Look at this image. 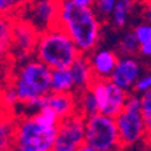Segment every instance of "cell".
<instances>
[{
	"label": "cell",
	"instance_id": "30bf717a",
	"mask_svg": "<svg viewBox=\"0 0 151 151\" xmlns=\"http://www.w3.org/2000/svg\"><path fill=\"white\" fill-rule=\"evenodd\" d=\"M140 74L142 66L135 57H119L116 66L108 81L122 91L131 93Z\"/></svg>",
	"mask_w": 151,
	"mask_h": 151
},
{
	"label": "cell",
	"instance_id": "9c48e42d",
	"mask_svg": "<svg viewBox=\"0 0 151 151\" xmlns=\"http://www.w3.org/2000/svg\"><path fill=\"white\" fill-rule=\"evenodd\" d=\"M85 117L81 113L76 112L72 116L60 120L57 127L55 146L78 148L85 143Z\"/></svg>",
	"mask_w": 151,
	"mask_h": 151
},
{
	"label": "cell",
	"instance_id": "cb8c5ba5",
	"mask_svg": "<svg viewBox=\"0 0 151 151\" xmlns=\"http://www.w3.org/2000/svg\"><path fill=\"white\" fill-rule=\"evenodd\" d=\"M23 1L0 0V18H15L23 7Z\"/></svg>",
	"mask_w": 151,
	"mask_h": 151
},
{
	"label": "cell",
	"instance_id": "7c38bea8",
	"mask_svg": "<svg viewBox=\"0 0 151 151\" xmlns=\"http://www.w3.org/2000/svg\"><path fill=\"white\" fill-rule=\"evenodd\" d=\"M46 107L53 109L58 119L62 120L77 112V100L74 93H49Z\"/></svg>",
	"mask_w": 151,
	"mask_h": 151
},
{
	"label": "cell",
	"instance_id": "d6986e66",
	"mask_svg": "<svg viewBox=\"0 0 151 151\" xmlns=\"http://www.w3.org/2000/svg\"><path fill=\"white\" fill-rule=\"evenodd\" d=\"M11 27L12 18H0V63L11 51Z\"/></svg>",
	"mask_w": 151,
	"mask_h": 151
},
{
	"label": "cell",
	"instance_id": "7a4b0ae2",
	"mask_svg": "<svg viewBox=\"0 0 151 151\" xmlns=\"http://www.w3.org/2000/svg\"><path fill=\"white\" fill-rule=\"evenodd\" d=\"M80 55L73 41L58 26L39 34L34 50L35 60L50 70L69 69Z\"/></svg>",
	"mask_w": 151,
	"mask_h": 151
},
{
	"label": "cell",
	"instance_id": "e0dca14e",
	"mask_svg": "<svg viewBox=\"0 0 151 151\" xmlns=\"http://www.w3.org/2000/svg\"><path fill=\"white\" fill-rule=\"evenodd\" d=\"M136 3L131 1V0H116L115 8L112 11L111 15V23L113 24V27L116 28H123L126 27V24L128 23L129 14L134 11Z\"/></svg>",
	"mask_w": 151,
	"mask_h": 151
},
{
	"label": "cell",
	"instance_id": "8fae6325",
	"mask_svg": "<svg viewBox=\"0 0 151 151\" xmlns=\"http://www.w3.org/2000/svg\"><path fill=\"white\" fill-rule=\"evenodd\" d=\"M86 57H88V62L91 66L93 78L108 81L117 63V60H119L117 54L111 49L100 47V49L93 50Z\"/></svg>",
	"mask_w": 151,
	"mask_h": 151
},
{
	"label": "cell",
	"instance_id": "3957f363",
	"mask_svg": "<svg viewBox=\"0 0 151 151\" xmlns=\"http://www.w3.org/2000/svg\"><path fill=\"white\" fill-rule=\"evenodd\" d=\"M50 76L51 70L35 58L19 63L11 84L19 104L24 105L34 99L50 93Z\"/></svg>",
	"mask_w": 151,
	"mask_h": 151
},
{
	"label": "cell",
	"instance_id": "83f0119b",
	"mask_svg": "<svg viewBox=\"0 0 151 151\" xmlns=\"http://www.w3.org/2000/svg\"><path fill=\"white\" fill-rule=\"evenodd\" d=\"M140 96L135 93H128V97L126 100V105L124 109L126 111H131V112H140Z\"/></svg>",
	"mask_w": 151,
	"mask_h": 151
},
{
	"label": "cell",
	"instance_id": "8992f818",
	"mask_svg": "<svg viewBox=\"0 0 151 151\" xmlns=\"http://www.w3.org/2000/svg\"><path fill=\"white\" fill-rule=\"evenodd\" d=\"M16 16L31 24L38 31V34H42L57 26L58 1L41 0L24 3Z\"/></svg>",
	"mask_w": 151,
	"mask_h": 151
},
{
	"label": "cell",
	"instance_id": "d4e9b609",
	"mask_svg": "<svg viewBox=\"0 0 151 151\" xmlns=\"http://www.w3.org/2000/svg\"><path fill=\"white\" fill-rule=\"evenodd\" d=\"M16 104H19L18 96H16L15 91L11 85H8L7 88H4L0 93V105L4 108L6 111L11 112V109L16 107Z\"/></svg>",
	"mask_w": 151,
	"mask_h": 151
},
{
	"label": "cell",
	"instance_id": "836d02e7",
	"mask_svg": "<svg viewBox=\"0 0 151 151\" xmlns=\"http://www.w3.org/2000/svg\"><path fill=\"white\" fill-rule=\"evenodd\" d=\"M146 151H151V140L148 142V146H147V148H146Z\"/></svg>",
	"mask_w": 151,
	"mask_h": 151
},
{
	"label": "cell",
	"instance_id": "603a6c76",
	"mask_svg": "<svg viewBox=\"0 0 151 151\" xmlns=\"http://www.w3.org/2000/svg\"><path fill=\"white\" fill-rule=\"evenodd\" d=\"M116 0H96L93 1V9L94 15L97 16L99 20H108L112 15V11L115 8Z\"/></svg>",
	"mask_w": 151,
	"mask_h": 151
},
{
	"label": "cell",
	"instance_id": "5bb4252c",
	"mask_svg": "<svg viewBox=\"0 0 151 151\" xmlns=\"http://www.w3.org/2000/svg\"><path fill=\"white\" fill-rule=\"evenodd\" d=\"M108 86V99H107V105L104 108V111L101 112V115H105L108 117H115L122 113V111L124 109L126 105V100L128 97V93L124 91H122L120 88L115 86L112 82H107Z\"/></svg>",
	"mask_w": 151,
	"mask_h": 151
},
{
	"label": "cell",
	"instance_id": "e575fe53",
	"mask_svg": "<svg viewBox=\"0 0 151 151\" xmlns=\"http://www.w3.org/2000/svg\"><path fill=\"white\" fill-rule=\"evenodd\" d=\"M9 151H18V150H16V148H15V147H14V148H12V150H9Z\"/></svg>",
	"mask_w": 151,
	"mask_h": 151
},
{
	"label": "cell",
	"instance_id": "f1b7e54d",
	"mask_svg": "<svg viewBox=\"0 0 151 151\" xmlns=\"http://www.w3.org/2000/svg\"><path fill=\"white\" fill-rule=\"evenodd\" d=\"M142 15H143V22L151 24V1H145L142 4Z\"/></svg>",
	"mask_w": 151,
	"mask_h": 151
},
{
	"label": "cell",
	"instance_id": "484cf974",
	"mask_svg": "<svg viewBox=\"0 0 151 151\" xmlns=\"http://www.w3.org/2000/svg\"><path fill=\"white\" fill-rule=\"evenodd\" d=\"M132 32L135 35L139 46L151 43V24H148L146 22H140L139 24H136L134 27Z\"/></svg>",
	"mask_w": 151,
	"mask_h": 151
},
{
	"label": "cell",
	"instance_id": "5b68a950",
	"mask_svg": "<svg viewBox=\"0 0 151 151\" xmlns=\"http://www.w3.org/2000/svg\"><path fill=\"white\" fill-rule=\"evenodd\" d=\"M85 143L94 151H122L116 122L97 113L85 120Z\"/></svg>",
	"mask_w": 151,
	"mask_h": 151
},
{
	"label": "cell",
	"instance_id": "9a60e30c",
	"mask_svg": "<svg viewBox=\"0 0 151 151\" xmlns=\"http://www.w3.org/2000/svg\"><path fill=\"white\" fill-rule=\"evenodd\" d=\"M15 123L12 112H4L0 116V151H9L15 147Z\"/></svg>",
	"mask_w": 151,
	"mask_h": 151
},
{
	"label": "cell",
	"instance_id": "2e32d148",
	"mask_svg": "<svg viewBox=\"0 0 151 151\" xmlns=\"http://www.w3.org/2000/svg\"><path fill=\"white\" fill-rule=\"evenodd\" d=\"M73 78L69 69L51 70L50 93H73Z\"/></svg>",
	"mask_w": 151,
	"mask_h": 151
},
{
	"label": "cell",
	"instance_id": "ffe728a7",
	"mask_svg": "<svg viewBox=\"0 0 151 151\" xmlns=\"http://www.w3.org/2000/svg\"><path fill=\"white\" fill-rule=\"evenodd\" d=\"M116 47L117 51L122 54V57H134L136 53H139V47L140 46H139L132 30H129V31H126L120 37Z\"/></svg>",
	"mask_w": 151,
	"mask_h": 151
},
{
	"label": "cell",
	"instance_id": "4fadbf2b",
	"mask_svg": "<svg viewBox=\"0 0 151 151\" xmlns=\"http://www.w3.org/2000/svg\"><path fill=\"white\" fill-rule=\"evenodd\" d=\"M70 74L73 78V93L77 94L80 92L89 88V85L93 81V74H92L91 66L88 62V57L80 55L77 60L73 62V65L69 68Z\"/></svg>",
	"mask_w": 151,
	"mask_h": 151
},
{
	"label": "cell",
	"instance_id": "1f68e13d",
	"mask_svg": "<svg viewBox=\"0 0 151 151\" xmlns=\"http://www.w3.org/2000/svg\"><path fill=\"white\" fill-rule=\"evenodd\" d=\"M53 151H76V150L70 147H63V146H54Z\"/></svg>",
	"mask_w": 151,
	"mask_h": 151
},
{
	"label": "cell",
	"instance_id": "277c9868",
	"mask_svg": "<svg viewBox=\"0 0 151 151\" xmlns=\"http://www.w3.org/2000/svg\"><path fill=\"white\" fill-rule=\"evenodd\" d=\"M57 140V128H43L32 116L16 117L15 148L18 151H53Z\"/></svg>",
	"mask_w": 151,
	"mask_h": 151
},
{
	"label": "cell",
	"instance_id": "d6a6232c",
	"mask_svg": "<svg viewBox=\"0 0 151 151\" xmlns=\"http://www.w3.org/2000/svg\"><path fill=\"white\" fill-rule=\"evenodd\" d=\"M4 112H8V111H6L3 107H1V105H0V116H1V115H3Z\"/></svg>",
	"mask_w": 151,
	"mask_h": 151
},
{
	"label": "cell",
	"instance_id": "f546056e",
	"mask_svg": "<svg viewBox=\"0 0 151 151\" xmlns=\"http://www.w3.org/2000/svg\"><path fill=\"white\" fill-rule=\"evenodd\" d=\"M74 3L80 7H88V8L93 7V1L92 0H74Z\"/></svg>",
	"mask_w": 151,
	"mask_h": 151
},
{
	"label": "cell",
	"instance_id": "ac0fdd59",
	"mask_svg": "<svg viewBox=\"0 0 151 151\" xmlns=\"http://www.w3.org/2000/svg\"><path fill=\"white\" fill-rule=\"evenodd\" d=\"M76 100H77V112L81 113L85 119L99 113L96 100L89 89H85V91L76 94Z\"/></svg>",
	"mask_w": 151,
	"mask_h": 151
},
{
	"label": "cell",
	"instance_id": "ba28073f",
	"mask_svg": "<svg viewBox=\"0 0 151 151\" xmlns=\"http://www.w3.org/2000/svg\"><path fill=\"white\" fill-rule=\"evenodd\" d=\"M115 122H116L120 145L123 148L132 147L146 139L145 124L142 120L140 112L123 109L122 113L115 117Z\"/></svg>",
	"mask_w": 151,
	"mask_h": 151
},
{
	"label": "cell",
	"instance_id": "4316f807",
	"mask_svg": "<svg viewBox=\"0 0 151 151\" xmlns=\"http://www.w3.org/2000/svg\"><path fill=\"white\" fill-rule=\"evenodd\" d=\"M148 92H151V73H145V74H140L138 81L135 82L132 93L142 96Z\"/></svg>",
	"mask_w": 151,
	"mask_h": 151
},
{
	"label": "cell",
	"instance_id": "6da1fadb",
	"mask_svg": "<svg viewBox=\"0 0 151 151\" xmlns=\"http://www.w3.org/2000/svg\"><path fill=\"white\" fill-rule=\"evenodd\" d=\"M57 26L68 34L81 55H89L97 49L101 22L92 8L77 6L74 0L58 1Z\"/></svg>",
	"mask_w": 151,
	"mask_h": 151
},
{
	"label": "cell",
	"instance_id": "7402d4cb",
	"mask_svg": "<svg viewBox=\"0 0 151 151\" xmlns=\"http://www.w3.org/2000/svg\"><path fill=\"white\" fill-rule=\"evenodd\" d=\"M140 115L142 120L145 124L146 138L147 140H151V92L145 93L140 96Z\"/></svg>",
	"mask_w": 151,
	"mask_h": 151
},
{
	"label": "cell",
	"instance_id": "52a82bcc",
	"mask_svg": "<svg viewBox=\"0 0 151 151\" xmlns=\"http://www.w3.org/2000/svg\"><path fill=\"white\" fill-rule=\"evenodd\" d=\"M38 31L28 24L26 20L18 18H12L11 27V51L9 54L19 63L31 60L34 55L35 45L38 41Z\"/></svg>",
	"mask_w": 151,
	"mask_h": 151
},
{
	"label": "cell",
	"instance_id": "44dd1931",
	"mask_svg": "<svg viewBox=\"0 0 151 151\" xmlns=\"http://www.w3.org/2000/svg\"><path fill=\"white\" fill-rule=\"evenodd\" d=\"M32 119H34V122L38 126L43 127V128H57L58 124H60L58 116L49 107H45L42 109H39L38 112H35L32 115Z\"/></svg>",
	"mask_w": 151,
	"mask_h": 151
},
{
	"label": "cell",
	"instance_id": "4dcf8cb0",
	"mask_svg": "<svg viewBox=\"0 0 151 151\" xmlns=\"http://www.w3.org/2000/svg\"><path fill=\"white\" fill-rule=\"evenodd\" d=\"M76 151H94V150L91 147V146L86 145V143H84V145H81L78 148H76Z\"/></svg>",
	"mask_w": 151,
	"mask_h": 151
}]
</instances>
